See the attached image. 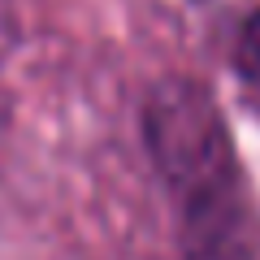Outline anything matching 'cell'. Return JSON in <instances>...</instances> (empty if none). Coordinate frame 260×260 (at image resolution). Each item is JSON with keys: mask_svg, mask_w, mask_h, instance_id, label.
<instances>
[{"mask_svg": "<svg viewBox=\"0 0 260 260\" xmlns=\"http://www.w3.org/2000/svg\"><path fill=\"white\" fill-rule=\"evenodd\" d=\"M143 139L165 195L195 251L225 260L247 239V182L213 91L195 78H165L143 109Z\"/></svg>", "mask_w": 260, "mask_h": 260, "instance_id": "cell-1", "label": "cell"}, {"mask_svg": "<svg viewBox=\"0 0 260 260\" xmlns=\"http://www.w3.org/2000/svg\"><path fill=\"white\" fill-rule=\"evenodd\" d=\"M234 74L251 95H260V9L239 26L234 39Z\"/></svg>", "mask_w": 260, "mask_h": 260, "instance_id": "cell-2", "label": "cell"}]
</instances>
